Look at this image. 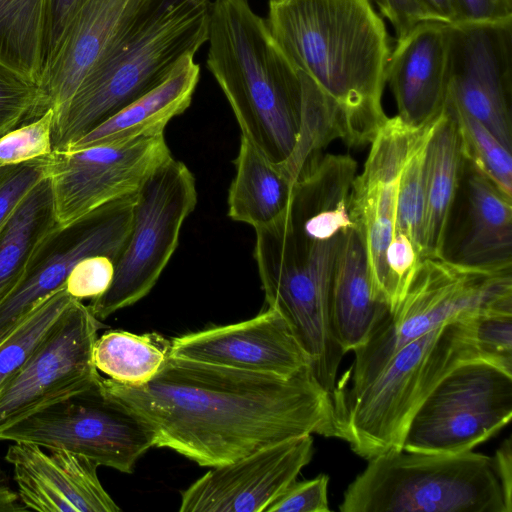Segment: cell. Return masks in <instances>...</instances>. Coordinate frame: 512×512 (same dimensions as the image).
<instances>
[{
  "instance_id": "6da1fadb",
  "label": "cell",
  "mask_w": 512,
  "mask_h": 512,
  "mask_svg": "<svg viewBox=\"0 0 512 512\" xmlns=\"http://www.w3.org/2000/svg\"><path fill=\"white\" fill-rule=\"evenodd\" d=\"M100 383L152 426L157 447L204 467L307 434L337 438L331 394L311 367L281 377L169 357L141 386Z\"/></svg>"
},
{
  "instance_id": "7a4b0ae2",
  "label": "cell",
  "mask_w": 512,
  "mask_h": 512,
  "mask_svg": "<svg viewBox=\"0 0 512 512\" xmlns=\"http://www.w3.org/2000/svg\"><path fill=\"white\" fill-rule=\"evenodd\" d=\"M280 50L339 107L342 141L370 144L388 118L382 96L387 29L370 0H269L265 18Z\"/></svg>"
},
{
  "instance_id": "3957f363",
  "label": "cell",
  "mask_w": 512,
  "mask_h": 512,
  "mask_svg": "<svg viewBox=\"0 0 512 512\" xmlns=\"http://www.w3.org/2000/svg\"><path fill=\"white\" fill-rule=\"evenodd\" d=\"M211 0H149L55 112L61 150L162 84L207 42Z\"/></svg>"
},
{
  "instance_id": "277c9868",
  "label": "cell",
  "mask_w": 512,
  "mask_h": 512,
  "mask_svg": "<svg viewBox=\"0 0 512 512\" xmlns=\"http://www.w3.org/2000/svg\"><path fill=\"white\" fill-rule=\"evenodd\" d=\"M207 68L225 95L241 136L274 163L297 140L302 112L298 70L249 0L211 1Z\"/></svg>"
},
{
  "instance_id": "5b68a950",
  "label": "cell",
  "mask_w": 512,
  "mask_h": 512,
  "mask_svg": "<svg viewBox=\"0 0 512 512\" xmlns=\"http://www.w3.org/2000/svg\"><path fill=\"white\" fill-rule=\"evenodd\" d=\"M255 232L254 258L266 303L286 321L315 378L331 394L345 354L334 329L332 289L347 232L334 237L310 232L287 206Z\"/></svg>"
},
{
  "instance_id": "8992f818",
  "label": "cell",
  "mask_w": 512,
  "mask_h": 512,
  "mask_svg": "<svg viewBox=\"0 0 512 512\" xmlns=\"http://www.w3.org/2000/svg\"><path fill=\"white\" fill-rule=\"evenodd\" d=\"M471 315L402 346L361 389L333 392L337 438L366 460L402 451L413 415L436 385L460 364L480 360L472 340Z\"/></svg>"
},
{
  "instance_id": "52a82bcc",
  "label": "cell",
  "mask_w": 512,
  "mask_h": 512,
  "mask_svg": "<svg viewBox=\"0 0 512 512\" xmlns=\"http://www.w3.org/2000/svg\"><path fill=\"white\" fill-rule=\"evenodd\" d=\"M482 312L512 313V263L479 266L446 255L422 258L402 301L353 351L354 361L333 392L361 389L402 346L447 322Z\"/></svg>"
},
{
  "instance_id": "ba28073f",
  "label": "cell",
  "mask_w": 512,
  "mask_h": 512,
  "mask_svg": "<svg viewBox=\"0 0 512 512\" xmlns=\"http://www.w3.org/2000/svg\"><path fill=\"white\" fill-rule=\"evenodd\" d=\"M341 512H506L492 458L460 454L388 452L347 487Z\"/></svg>"
},
{
  "instance_id": "9c48e42d",
  "label": "cell",
  "mask_w": 512,
  "mask_h": 512,
  "mask_svg": "<svg viewBox=\"0 0 512 512\" xmlns=\"http://www.w3.org/2000/svg\"><path fill=\"white\" fill-rule=\"evenodd\" d=\"M197 204L189 168L171 157L136 193L128 240L109 288L88 305L100 321L144 298L178 246L182 225Z\"/></svg>"
},
{
  "instance_id": "30bf717a",
  "label": "cell",
  "mask_w": 512,
  "mask_h": 512,
  "mask_svg": "<svg viewBox=\"0 0 512 512\" xmlns=\"http://www.w3.org/2000/svg\"><path fill=\"white\" fill-rule=\"evenodd\" d=\"M100 381L6 428L0 440L67 450L98 466L132 473L137 460L156 446L155 431L142 416L109 395Z\"/></svg>"
},
{
  "instance_id": "8fae6325",
  "label": "cell",
  "mask_w": 512,
  "mask_h": 512,
  "mask_svg": "<svg viewBox=\"0 0 512 512\" xmlns=\"http://www.w3.org/2000/svg\"><path fill=\"white\" fill-rule=\"evenodd\" d=\"M512 417V375L481 360L460 364L413 415L403 450L460 454L485 442Z\"/></svg>"
},
{
  "instance_id": "7c38bea8",
  "label": "cell",
  "mask_w": 512,
  "mask_h": 512,
  "mask_svg": "<svg viewBox=\"0 0 512 512\" xmlns=\"http://www.w3.org/2000/svg\"><path fill=\"white\" fill-rule=\"evenodd\" d=\"M172 157L165 136L53 150L49 180L60 226L136 194L152 173Z\"/></svg>"
},
{
  "instance_id": "4fadbf2b",
  "label": "cell",
  "mask_w": 512,
  "mask_h": 512,
  "mask_svg": "<svg viewBox=\"0 0 512 512\" xmlns=\"http://www.w3.org/2000/svg\"><path fill=\"white\" fill-rule=\"evenodd\" d=\"M99 320L75 299L22 369L0 390V432L92 387Z\"/></svg>"
},
{
  "instance_id": "5bb4252c",
  "label": "cell",
  "mask_w": 512,
  "mask_h": 512,
  "mask_svg": "<svg viewBox=\"0 0 512 512\" xmlns=\"http://www.w3.org/2000/svg\"><path fill=\"white\" fill-rule=\"evenodd\" d=\"M135 197L105 204L48 234L20 282L0 301V342L42 299L64 285L82 259L104 255L116 263L130 234Z\"/></svg>"
},
{
  "instance_id": "9a60e30c",
  "label": "cell",
  "mask_w": 512,
  "mask_h": 512,
  "mask_svg": "<svg viewBox=\"0 0 512 512\" xmlns=\"http://www.w3.org/2000/svg\"><path fill=\"white\" fill-rule=\"evenodd\" d=\"M512 20L450 25L448 98L512 152Z\"/></svg>"
},
{
  "instance_id": "2e32d148",
  "label": "cell",
  "mask_w": 512,
  "mask_h": 512,
  "mask_svg": "<svg viewBox=\"0 0 512 512\" xmlns=\"http://www.w3.org/2000/svg\"><path fill=\"white\" fill-rule=\"evenodd\" d=\"M435 119L413 126L397 115L388 117L370 143L362 172L353 180L351 218L363 239L374 294L385 304V255L396 230L401 174L410 153Z\"/></svg>"
},
{
  "instance_id": "e0dca14e",
  "label": "cell",
  "mask_w": 512,
  "mask_h": 512,
  "mask_svg": "<svg viewBox=\"0 0 512 512\" xmlns=\"http://www.w3.org/2000/svg\"><path fill=\"white\" fill-rule=\"evenodd\" d=\"M313 456L311 434L212 467L181 493V512H266Z\"/></svg>"
},
{
  "instance_id": "ac0fdd59",
  "label": "cell",
  "mask_w": 512,
  "mask_h": 512,
  "mask_svg": "<svg viewBox=\"0 0 512 512\" xmlns=\"http://www.w3.org/2000/svg\"><path fill=\"white\" fill-rule=\"evenodd\" d=\"M169 353L172 358L281 377L311 367L286 321L270 307L242 322L175 337Z\"/></svg>"
},
{
  "instance_id": "d6986e66",
  "label": "cell",
  "mask_w": 512,
  "mask_h": 512,
  "mask_svg": "<svg viewBox=\"0 0 512 512\" xmlns=\"http://www.w3.org/2000/svg\"><path fill=\"white\" fill-rule=\"evenodd\" d=\"M14 442L5 459L12 465L17 491L29 510L41 512H116L118 505L103 488L98 465L63 449Z\"/></svg>"
},
{
  "instance_id": "ffe728a7",
  "label": "cell",
  "mask_w": 512,
  "mask_h": 512,
  "mask_svg": "<svg viewBox=\"0 0 512 512\" xmlns=\"http://www.w3.org/2000/svg\"><path fill=\"white\" fill-rule=\"evenodd\" d=\"M449 54L450 24L424 20L397 39L387 63L386 83L402 121L420 126L444 111Z\"/></svg>"
},
{
  "instance_id": "44dd1931",
  "label": "cell",
  "mask_w": 512,
  "mask_h": 512,
  "mask_svg": "<svg viewBox=\"0 0 512 512\" xmlns=\"http://www.w3.org/2000/svg\"><path fill=\"white\" fill-rule=\"evenodd\" d=\"M149 0H86L64 32L39 82L45 111H58Z\"/></svg>"
},
{
  "instance_id": "7402d4cb",
  "label": "cell",
  "mask_w": 512,
  "mask_h": 512,
  "mask_svg": "<svg viewBox=\"0 0 512 512\" xmlns=\"http://www.w3.org/2000/svg\"><path fill=\"white\" fill-rule=\"evenodd\" d=\"M199 77L194 56L185 57L162 84L61 150L163 135L167 124L190 106Z\"/></svg>"
},
{
  "instance_id": "603a6c76",
  "label": "cell",
  "mask_w": 512,
  "mask_h": 512,
  "mask_svg": "<svg viewBox=\"0 0 512 512\" xmlns=\"http://www.w3.org/2000/svg\"><path fill=\"white\" fill-rule=\"evenodd\" d=\"M464 167L458 126L446 104L426 145L422 258L445 255L450 218Z\"/></svg>"
},
{
  "instance_id": "cb8c5ba5",
  "label": "cell",
  "mask_w": 512,
  "mask_h": 512,
  "mask_svg": "<svg viewBox=\"0 0 512 512\" xmlns=\"http://www.w3.org/2000/svg\"><path fill=\"white\" fill-rule=\"evenodd\" d=\"M389 311L374 294L362 236L349 229L336 262L332 289V317L345 353L362 346Z\"/></svg>"
},
{
  "instance_id": "d4e9b609",
  "label": "cell",
  "mask_w": 512,
  "mask_h": 512,
  "mask_svg": "<svg viewBox=\"0 0 512 512\" xmlns=\"http://www.w3.org/2000/svg\"><path fill=\"white\" fill-rule=\"evenodd\" d=\"M469 171L467 212L453 260L479 266L512 263V197Z\"/></svg>"
},
{
  "instance_id": "484cf974",
  "label": "cell",
  "mask_w": 512,
  "mask_h": 512,
  "mask_svg": "<svg viewBox=\"0 0 512 512\" xmlns=\"http://www.w3.org/2000/svg\"><path fill=\"white\" fill-rule=\"evenodd\" d=\"M234 163L228 216L254 229L272 222L288 205L295 184L279 163L268 160L242 136Z\"/></svg>"
},
{
  "instance_id": "4316f807",
  "label": "cell",
  "mask_w": 512,
  "mask_h": 512,
  "mask_svg": "<svg viewBox=\"0 0 512 512\" xmlns=\"http://www.w3.org/2000/svg\"><path fill=\"white\" fill-rule=\"evenodd\" d=\"M58 225L47 177L0 229V301L20 282L35 251Z\"/></svg>"
},
{
  "instance_id": "83f0119b",
  "label": "cell",
  "mask_w": 512,
  "mask_h": 512,
  "mask_svg": "<svg viewBox=\"0 0 512 512\" xmlns=\"http://www.w3.org/2000/svg\"><path fill=\"white\" fill-rule=\"evenodd\" d=\"M50 0H0V61L39 85Z\"/></svg>"
},
{
  "instance_id": "f1b7e54d",
  "label": "cell",
  "mask_w": 512,
  "mask_h": 512,
  "mask_svg": "<svg viewBox=\"0 0 512 512\" xmlns=\"http://www.w3.org/2000/svg\"><path fill=\"white\" fill-rule=\"evenodd\" d=\"M170 341L157 334L110 330L97 337L93 362L98 371L128 386L152 380L170 357Z\"/></svg>"
},
{
  "instance_id": "f546056e",
  "label": "cell",
  "mask_w": 512,
  "mask_h": 512,
  "mask_svg": "<svg viewBox=\"0 0 512 512\" xmlns=\"http://www.w3.org/2000/svg\"><path fill=\"white\" fill-rule=\"evenodd\" d=\"M298 72L302 86L300 128L292 152L279 163L293 184L320 158L328 144L343 137L337 104L309 76Z\"/></svg>"
},
{
  "instance_id": "4dcf8cb0",
  "label": "cell",
  "mask_w": 512,
  "mask_h": 512,
  "mask_svg": "<svg viewBox=\"0 0 512 512\" xmlns=\"http://www.w3.org/2000/svg\"><path fill=\"white\" fill-rule=\"evenodd\" d=\"M74 300L62 285L42 299L0 342V390L27 363Z\"/></svg>"
},
{
  "instance_id": "1f68e13d",
  "label": "cell",
  "mask_w": 512,
  "mask_h": 512,
  "mask_svg": "<svg viewBox=\"0 0 512 512\" xmlns=\"http://www.w3.org/2000/svg\"><path fill=\"white\" fill-rule=\"evenodd\" d=\"M459 131L465 163L512 197V156L482 123L447 100Z\"/></svg>"
},
{
  "instance_id": "d6a6232c",
  "label": "cell",
  "mask_w": 512,
  "mask_h": 512,
  "mask_svg": "<svg viewBox=\"0 0 512 512\" xmlns=\"http://www.w3.org/2000/svg\"><path fill=\"white\" fill-rule=\"evenodd\" d=\"M437 119L410 153L404 165L399 184L396 229L405 233L412 240L421 258L426 145Z\"/></svg>"
},
{
  "instance_id": "836d02e7",
  "label": "cell",
  "mask_w": 512,
  "mask_h": 512,
  "mask_svg": "<svg viewBox=\"0 0 512 512\" xmlns=\"http://www.w3.org/2000/svg\"><path fill=\"white\" fill-rule=\"evenodd\" d=\"M44 112L40 86L0 61V136Z\"/></svg>"
},
{
  "instance_id": "e575fe53",
  "label": "cell",
  "mask_w": 512,
  "mask_h": 512,
  "mask_svg": "<svg viewBox=\"0 0 512 512\" xmlns=\"http://www.w3.org/2000/svg\"><path fill=\"white\" fill-rule=\"evenodd\" d=\"M470 327L479 359L512 375V313H476Z\"/></svg>"
},
{
  "instance_id": "d590c367",
  "label": "cell",
  "mask_w": 512,
  "mask_h": 512,
  "mask_svg": "<svg viewBox=\"0 0 512 512\" xmlns=\"http://www.w3.org/2000/svg\"><path fill=\"white\" fill-rule=\"evenodd\" d=\"M55 110L47 109L39 117L0 136V167L27 162L50 155Z\"/></svg>"
},
{
  "instance_id": "8d00e7d4",
  "label": "cell",
  "mask_w": 512,
  "mask_h": 512,
  "mask_svg": "<svg viewBox=\"0 0 512 512\" xmlns=\"http://www.w3.org/2000/svg\"><path fill=\"white\" fill-rule=\"evenodd\" d=\"M49 157L0 167V229L22 200L48 177Z\"/></svg>"
},
{
  "instance_id": "74e56055",
  "label": "cell",
  "mask_w": 512,
  "mask_h": 512,
  "mask_svg": "<svg viewBox=\"0 0 512 512\" xmlns=\"http://www.w3.org/2000/svg\"><path fill=\"white\" fill-rule=\"evenodd\" d=\"M115 261L104 255L82 259L67 276L64 286L68 294L77 300L94 299L110 286L114 276Z\"/></svg>"
},
{
  "instance_id": "f35d334b",
  "label": "cell",
  "mask_w": 512,
  "mask_h": 512,
  "mask_svg": "<svg viewBox=\"0 0 512 512\" xmlns=\"http://www.w3.org/2000/svg\"><path fill=\"white\" fill-rule=\"evenodd\" d=\"M329 476L296 480L266 509V512H328Z\"/></svg>"
},
{
  "instance_id": "ab89813d",
  "label": "cell",
  "mask_w": 512,
  "mask_h": 512,
  "mask_svg": "<svg viewBox=\"0 0 512 512\" xmlns=\"http://www.w3.org/2000/svg\"><path fill=\"white\" fill-rule=\"evenodd\" d=\"M451 1L456 15L455 24L498 23L512 20V0Z\"/></svg>"
},
{
  "instance_id": "60d3db41",
  "label": "cell",
  "mask_w": 512,
  "mask_h": 512,
  "mask_svg": "<svg viewBox=\"0 0 512 512\" xmlns=\"http://www.w3.org/2000/svg\"><path fill=\"white\" fill-rule=\"evenodd\" d=\"M85 1L86 0H50L44 66L55 53L69 23Z\"/></svg>"
},
{
  "instance_id": "b9f144b4",
  "label": "cell",
  "mask_w": 512,
  "mask_h": 512,
  "mask_svg": "<svg viewBox=\"0 0 512 512\" xmlns=\"http://www.w3.org/2000/svg\"><path fill=\"white\" fill-rule=\"evenodd\" d=\"M381 14L394 27L397 39L406 35L417 23L427 20L414 0H375Z\"/></svg>"
},
{
  "instance_id": "7bdbcfd3",
  "label": "cell",
  "mask_w": 512,
  "mask_h": 512,
  "mask_svg": "<svg viewBox=\"0 0 512 512\" xmlns=\"http://www.w3.org/2000/svg\"><path fill=\"white\" fill-rule=\"evenodd\" d=\"M507 438L496 450L493 468L499 480L506 512H512V443Z\"/></svg>"
},
{
  "instance_id": "ee69618b",
  "label": "cell",
  "mask_w": 512,
  "mask_h": 512,
  "mask_svg": "<svg viewBox=\"0 0 512 512\" xmlns=\"http://www.w3.org/2000/svg\"><path fill=\"white\" fill-rule=\"evenodd\" d=\"M427 20L453 25L456 22L451 0H414Z\"/></svg>"
},
{
  "instance_id": "f6af8a7d",
  "label": "cell",
  "mask_w": 512,
  "mask_h": 512,
  "mask_svg": "<svg viewBox=\"0 0 512 512\" xmlns=\"http://www.w3.org/2000/svg\"><path fill=\"white\" fill-rule=\"evenodd\" d=\"M28 510L18 491L13 489L7 475L0 466V512H23Z\"/></svg>"
}]
</instances>
